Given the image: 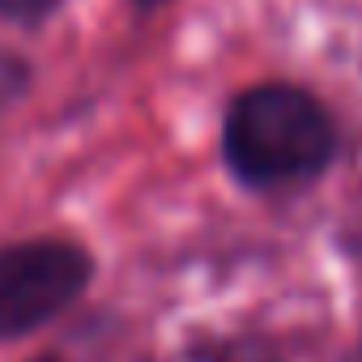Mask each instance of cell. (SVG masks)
Masks as SVG:
<instances>
[{
    "label": "cell",
    "instance_id": "6da1fadb",
    "mask_svg": "<svg viewBox=\"0 0 362 362\" xmlns=\"http://www.w3.org/2000/svg\"><path fill=\"white\" fill-rule=\"evenodd\" d=\"M222 153L252 188L303 184L337 158V124L311 90L294 81H260L230 103L222 119Z\"/></svg>",
    "mask_w": 362,
    "mask_h": 362
},
{
    "label": "cell",
    "instance_id": "7a4b0ae2",
    "mask_svg": "<svg viewBox=\"0 0 362 362\" xmlns=\"http://www.w3.org/2000/svg\"><path fill=\"white\" fill-rule=\"evenodd\" d=\"M94 260L64 239H26L0 247V337H22L56 320L90 281Z\"/></svg>",
    "mask_w": 362,
    "mask_h": 362
},
{
    "label": "cell",
    "instance_id": "277c9868",
    "mask_svg": "<svg viewBox=\"0 0 362 362\" xmlns=\"http://www.w3.org/2000/svg\"><path fill=\"white\" fill-rule=\"evenodd\" d=\"M132 5H141V9H158V5H166V0H132Z\"/></svg>",
    "mask_w": 362,
    "mask_h": 362
},
{
    "label": "cell",
    "instance_id": "5b68a950",
    "mask_svg": "<svg viewBox=\"0 0 362 362\" xmlns=\"http://www.w3.org/2000/svg\"><path fill=\"white\" fill-rule=\"evenodd\" d=\"M39 362H52V358H39Z\"/></svg>",
    "mask_w": 362,
    "mask_h": 362
},
{
    "label": "cell",
    "instance_id": "3957f363",
    "mask_svg": "<svg viewBox=\"0 0 362 362\" xmlns=\"http://www.w3.org/2000/svg\"><path fill=\"white\" fill-rule=\"evenodd\" d=\"M64 0H0V18L5 22H18V26H39L47 22Z\"/></svg>",
    "mask_w": 362,
    "mask_h": 362
}]
</instances>
